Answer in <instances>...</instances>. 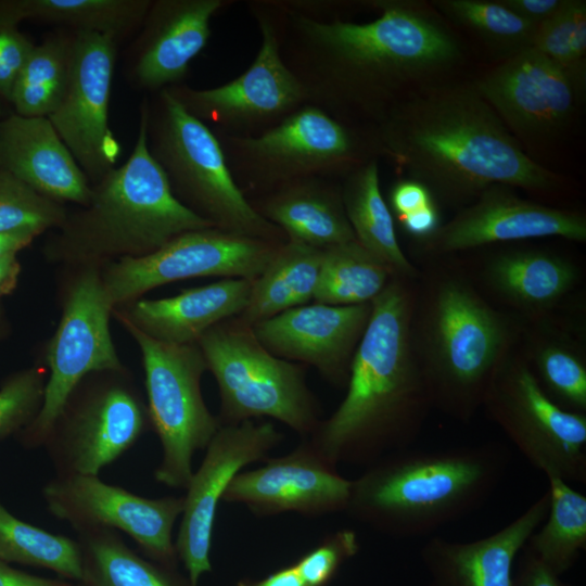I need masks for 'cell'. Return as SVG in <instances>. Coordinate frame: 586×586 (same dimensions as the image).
<instances>
[{"label": "cell", "mask_w": 586, "mask_h": 586, "mask_svg": "<svg viewBox=\"0 0 586 586\" xmlns=\"http://www.w3.org/2000/svg\"><path fill=\"white\" fill-rule=\"evenodd\" d=\"M281 58L307 103L332 117L373 127L416 89L445 79L463 49L431 3L371 0L378 17L316 20L282 0H266Z\"/></svg>", "instance_id": "obj_1"}, {"label": "cell", "mask_w": 586, "mask_h": 586, "mask_svg": "<svg viewBox=\"0 0 586 586\" xmlns=\"http://www.w3.org/2000/svg\"><path fill=\"white\" fill-rule=\"evenodd\" d=\"M371 128L379 157L450 206L470 204L493 184L536 193L561 188L560 177L523 151L470 81L424 85Z\"/></svg>", "instance_id": "obj_2"}, {"label": "cell", "mask_w": 586, "mask_h": 586, "mask_svg": "<svg viewBox=\"0 0 586 586\" xmlns=\"http://www.w3.org/2000/svg\"><path fill=\"white\" fill-rule=\"evenodd\" d=\"M523 323L492 304L454 256L424 260L413 281L409 337L433 409L471 421Z\"/></svg>", "instance_id": "obj_3"}, {"label": "cell", "mask_w": 586, "mask_h": 586, "mask_svg": "<svg viewBox=\"0 0 586 586\" xmlns=\"http://www.w3.org/2000/svg\"><path fill=\"white\" fill-rule=\"evenodd\" d=\"M413 281L394 276L371 302L346 395L321 432L327 460L369 459L384 450H403L423 430L433 406L410 346Z\"/></svg>", "instance_id": "obj_4"}, {"label": "cell", "mask_w": 586, "mask_h": 586, "mask_svg": "<svg viewBox=\"0 0 586 586\" xmlns=\"http://www.w3.org/2000/svg\"><path fill=\"white\" fill-rule=\"evenodd\" d=\"M214 227L183 206L146 146L139 110L135 146L127 161L91 184L89 202L67 213L43 245L44 258L65 267H102L149 255L175 237Z\"/></svg>", "instance_id": "obj_5"}, {"label": "cell", "mask_w": 586, "mask_h": 586, "mask_svg": "<svg viewBox=\"0 0 586 586\" xmlns=\"http://www.w3.org/2000/svg\"><path fill=\"white\" fill-rule=\"evenodd\" d=\"M508 459L497 444L403 449L352 482L347 507L385 533L426 536L486 502Z\"/></svg>", "instance_id": "obj_6"}, {"label": "cell", "mask_w": 586, "mask_h": 586, "mask_svg": "<svg viewBox=\"0 0 586 586\" xmlns=\"http://www.w3.org/2000/svg\"><path fill=\"white\" fill-rule=\"evenodd\" d=\"M146 146L174 196L215 228L280 242L284 233L263 218L234 182L215 133L167 89L144 94Z\"/></svg>", "instance_id": "obj_7"}, {"label": "cell", "mask_w": 586, "mask_h": 586, "mask_svg": "<svg viewBox=\"0 0 586 586\" xmlns=\"http://www.w3.org/2000/svg\"><path fill=\"white\" fill-rule=\"evenodd\" d=\"M241 192L258 196L308 177L342 180L379 158L371 127L343 123L306 103L253 137L215 133Z\"/></svg>", "instance_id": "obj_8"}, {"label": "cell", "mask_w": 586, "mask_h": 586, "mask_svg": "<svg viewBox=\"0 0 586 586\" xmlns=\"http://www.w3.org/2000/svg\"><path fill=\"white\" fill-rule=\"evenodd\" d=\"M119 322L141 353L150 422L163 450L155 479L186 488L193 474V454L205 448L220 428L201 393L205 358L196 343H164Z\"/></svg>", "instance_id": "obj_9"}, {"label": "cell", "mask_w": 586, "mask_h": 586, "mask_svg": "<svg viewBox=\"0 0 586 586\" xmlns=\"http://www.w3.org/2000/svg\"><path fill=\"white\" fill-rule=\"evenodd\" d=\"M61 318L46 349L49 369L41 408L22 433L29 447L42 446L69 394L88 374L126 369L110 330L114 307L105 294L100 267H66Z\"/></svg>", "instance_id": "obj_10"}, {"label": "cell", "mask_w": 586, "mask_h": 586, "mask_svg": "<svg viewBox=\"0 0 586 586\" xmlns=\"http://www.w3.org/2000/svg\"><path fill=\"white\" fill-rule=\"evenodd\" d=\"M151 426L127 369L92 372L69 394L43 446L56 475H98Z\"/></svg>", "instance_id": "obj_11"}, {"label": "cell", "mask_w": 586, "mask_h": 586, "mask_svg": "<svg viewBox=\"0 0 586 586\" xmlns=\"http://www.w3.org/2000/svg\"><path fill=\"white\" fill-rule=\"evenodd\" d=\"M196 344L218 384L226 418L238 423L270 417L298 432L310 429L315 412L302 369L266 349L251 327L221 322Z\"/></svg>", "instance_id": "obj_12"}, {"label": "cell", "mask_w": 586, "mask_h": 586, "mask_svg": "<svg viewBox=\"0 0 586 586\" xmlns=\"http://www.w3.org/2000/svg\"><path fill=\"white\" fill-rule=\"evenodd\" d=\"M482 408L547 479L586 482V415L551 400L518 347L493 374Z\"/></svg>", "instance_id": "obj_13"}, {"label": "cell", "mask_w": 586, "mask_h": 586, "mask_svg": "<svg viewBox=\"0 0 586 586\" xmlns=\"http://www.w3.org/2000/svg\"><path fill=\"white\" fill-rule=\"evenodd\" d=\"M246 5L262 37L249 68L215 88L196 89L184 82L166 88L189 114L214 133L257 136L307 103L302 85L281 58L276 25L266 0L249 1Z\"/></svg>", "instance_id": "obj_14"}, {"label": "cell", "mask_w": 586, "mask_h": 586, "mask_svg": "<svg viewBox=\"0 0 586 586\" xmlns=\"http://www.w3.org/2000/svg\"><path fill=\"white\" fill-rule=\"evenodd\" d=\"M279 245L215 227L196 229L175 237L149 255L102 266L101 279L107 300L116 308L178 280L201 277L255 280Z\"/></svg>", "instance_id": "obj_15"}, {"label": "cell", "mask_w": 586, "mask_h": 586, "mask_svg": "<svg viewBox=\"0 0 586 586\" xmlns=\"http://www.w3.org/2000/svg\"><path fill=\"white\" fill-rule=\"evenodd\" d=\"M118 42L74 31L64 94L48 117L91 184L116 167L120 145L110 127V102Z\"/></svg>", "instance_id": "obj_16"}, {"label": "cell", "mask_w": 586, "mask_h": 586, "mask_svg": "<svg viewBox=\"0 0 586 586\" xmlns=\"http://www.w3.org/2000/svg\"><path fill=\"white\" fill-rule=\"evenodd\" d=\"M42 495L47 509L78 532L120 530L150 558L170 563L176 549L171 532L183 510V497L144 498L98 475H56Z\"/></svg>", "instance_id": "obj_17"}, {"label": "cell", "mask_w": 586, "mask_h": 586, "mask_svg": "<svg viewBox=\"0 0 586 586\" xmlns=\"http://www.w3.org/2000/svg\"><path fill=\"white\" fill-rule=\"evenodd\" d=\"M552 237L585 242V215L523 199L509 186L493 184L432 235L415 242V251L429 260L491 244Z\"/></svg>", "instance_id": "obj_18"}, {"label": "cell", "mask_w": 586, "mask_h": 586, "mask_svg": "<svg viewBox=\"0 0 586 586\" xmlns=\"http://www.w3.org/2000/svg\"><path fill=\"white\" fill-rule=\"evenodd\" d=\"M280 437L273 424L245 420L220 426L206 446V455L186 487L175 543L191 586L212 569L209 550L219 500L239 471L264 457Z\"/></svg>", "instance_id": "obj_19"}, {"label": "cell", "mask_w": 586, "mask_h": 586, "mask_svg": "<svg viewBox=\"0 0 586 586\" xmlns=\"http://www.w3.org/2000/svg\"><path fill=\"white\" fill-rule=\"evenodd\" d=\"M473 84L518 140L553 138L582 101L564 73L534 48L502 60Z\"/></svg>", "instance_id": "obj_20"}, {"label": "cell", "mask_w": 586, "mask_h": 586, "mask_svg": "<svg viewBox=\"0 0 586 586\" xmlns=\"http://www.w3.org/2000/svg\"><path fill=\"white\" fill-rule=\"evenodd\" d=\"M231 0H151L124 55V75L145 94L183 84L207 46L211 21Z\"/></svg>", "instance_id": "obj_21"}, {"label": "cell", "mask_w": 586, "mask_h": 586, "mask_svg": "<svg viewBox=\"0 0 586 586\" xmlns=\"http://www.w3.org/2000/svg\"><path fill=\"white\" fill-rule=\"evenodd\" d=\"M466 267L492 304L523 321L560 310L582 277L573 259L535 246L492 251Z\"/></svg>", "instance_id": "obj_22"}, {"label": "cell", "mask_w": 586, "mask_h": 586, "mask_svg": "<svg viewBox=\"0 0 586 586\" xmlns=\"http://www.w3.org/2000/svg\"><path fill=\"white\" fill-rule=\"evenodd\" d=\"M371 315V303L302 305L251 326L271 354L315 366L337 383L348 380L351 364Z\"/></svg>", "instance_id": "obj_23"}, {"label": "cell", "mask_w": 586, "mask_h": 586, "mask_svg": "<svg viewBox=\"0 0 586 586\" xmlns=\"http://www.w3.org/2000/svg\"><path fill=\"white\" fill-rule=\"evenodd\" d=\"M549 505L546 491L497 532L471 542L434 536L420 549L428 586H513L515 561L543 523Z\"/></svg>", "instance_id": "obj_24"}, {"label": "cell", "mask_w": 586, "mask_h": 586, "mask_svg": "<svg viewBox=\"0 0 586 586\" xmlns=\"http://www.w3.org/2000/svg\"><path fill=\"white\" fill-rule=\"evenodd\" d=\"M352 482L322 461L294 453L238 473L222 500L245 504L258 512L331 511L347 507Z\"/></svg>", "instance_id": "obj_25"}, {"label": "cell", "mask_w": 586, "mask_h": 586, "mask_svg": "<svg viewBox=\"0 0 586 586\" xmlns=\"http://www.w3.org/2000/svg\"><path fill=\"white\" fill-rule=\"evenodd\" d=\"M0 171L61 204L86 205L91 183L48 117L0 118Z\"/></svg>", "instance_id": "obj_26"}, {"label": "cell", "mask_w": 586, "mask_h": 586, "mask_svg": "<svg viewBox=\"0 0 586 586\" xmlns=\"http://www.w3.org/2000/svg\"><path fill=\"white\" fill-rule=\"evenodd\" d=\"M253 281L225 278L170 297L138 298L114 308L113 315L154 340L195 344L211 328L245 310Z\"/></svg>", "instance_id": "obj_27"}, {"label": "cell", "mask_w": 586, "mask_h": 586, "mask_svg": "<svg viewBox=\"0 0 586 586\" xmlns=\"http://www.w3.org/2000/svg\"><path fill=\"white\" fill-rule=\"evenodd\" d=\"M573 318L558 310L524 321L518 348L551 400L586 415L585 328Z\"/></svg>", "instance_id": "obj_28"}, {"label": "cell", "mask_w": 586, "mask_h": 586, "mask_svg": "<svg viewBox=\"0 0 586 586\" xmlns=\"http://www.w3.org/2000/svg\"><path fill=\"white\" fill-rule=\"evenodd\" d=\"M249 202L290 241L322 250L356 240L345 214L341 180L297 179Z\"/></svg>", "instance_id": "obj_29"}, {"label": "cell", "mask_w": 586, "mask_h": 586, "mask_svg": "<svg viewBox=\"0 0 586 586\" xmlns=\"http://www.w3.org/2000/svg\"><path fill=\"white\" fill-rule=\"evenodd\" d=\"M151 0H0V23L29 20L72 31L97 33L117 42L137 33Z\"/></svg>", "instance_id": "obj_30"}, {"label": "cell", "mask_w": 586, "mask_h": 586, "mask_svg": "<svg viewBox=\"0 0 586 586\" xmlns=\"http://www.w3.org/2000/svg\"><path fill=\"white\" fill-rule=\"evenodd\" d=\"M342 201L356 240L385 263L397 277L416 279L419 267L403 252L393 215L380 189L378 158L341 180Z\"/></svg>", "instance_id": "obj_31"}, {"label": "cell", "mask_w": 586, "mask_h": 586, "mask_svg": "<svg viewBox=\"0 0 586 586\" xmlns=\"http://www.w3.org/2000/svg\"><path fill=\"white\" fill-rule=\"evenodd\" d=\"M321 258L320 249L290 240L280 244L253 281L249 304L241 314L242 321L251 327L314 298Z\"/></svg>", "instance_id": "obj_32"}, {"label": "cell", "mask_w": 586, "mask_h": 586, "mask_svg": "<svg viewBox=\"0 0 586 586\" xmlns=\"http://www.w3.org/2000/svg\"><path fill=\"white\" fill-rule=\"evenodd\" d=\"M547 480V514L524 548L561 576L586 548V496L560 479Z\"/></svg>", "instance_id": "obj_33"}, {"label": "cell", "mask_w": 586, "mask_h": 586, "mask_svg": "<svg viewBox=\"0 0 586 586\" xmlns=\"http://www.w3.org/2000/svg\"><path fill=\"white\" fill-rule=\"evenodd\" d=\"M395 276L381 259L357 240L322 249L314 300L349 306L371 303Z\"/></svg>", "instance_id": "obj_34"}, {"label": "cell", "mask_w": 586, "mask_h": 586, "mask_svg": "<svg viewBox=\"0 0 586 586\" xmlns=\"http://www.w3.org/2000/svg\"><path fill=\"white\" fill-rule=\"evenodd\" d=\"M74 31L59 28L35 44L15 82L11 107L25 117H49L69 76Z\"/></svg>", "instance_id": "obj_35"}, {"label": "cell", "mask_w": 586, "mask_h": 586, "mask_svg": "<svg viewBox=\"0 0 586 586\" xmlns=\"http://www.w3.org/2000/svg\"><path fill=\"white\" fill-rule=\"evenodd\" d=\"M84 586H175L156 565L130 549L111 528L77 532Z\"/></svg>", "instance_id": "obj_36"}, {"label": "cell", "mask_w": 586, "mask_h": 586, "mask_svg": "<svg viewBox=\"0 0 586 586\" xmlns=\"http://www.w3.org/2000/svg\"><path fill=\"white\" fill-rule=\"evenodd\" d=\"M0 560L46 568L79 583L84 576L77 539L28 524L11 514L1 504Z\"/></svg>", "instance_id": "obj_37"}, {"label": "cell", "mask_w": 586, "mask_h": 586, "mask_svg": "<svg viewBox=\"0 0 586 586\" xmlns=\"http://www.w3.org/2000/svg\"><path fill=\"white\" fill-rule=\"evenodd\" d=\"M431 5L441 16L475 34L502 60L533 47L538 26L500 0H434Z\"/></svg>", "instance_id": "obj_38"}, {"label": "cell", "mask_w": 586, "mask_h": 586, "mask_svg": "<svg viewBox=\"0 0 586 586\" xmlns=\"http://www.w3.org/2000/svg\"><path fill=\"white\" fill-rule=\"evenodd\" d=\"M532 48L564 73L583 100L586 92V2L564 0L559 11L537 27Z\"/></svg>", "instance_id": "obj_39"}, {"label": "cell", "mask_w": 586, "mask_h": 586, "mask_svg": "<svg viewBox=\"0 0 586 586\" xmlns=\"http://www.w3.org/2000/svg\"><path fill=\"white\" fill-rule=\"evenodd\" d=\"M68 209L48 199L13 175L0 171V233L37 238L59 229Z\"/></svg>", "instance_id": "obj_40"}, {"label": "cell", "mask_w": 586, "mask_h": 586, "mask_svg": "<svg viewBox=\"0 0 586 586\" xmlns=\"http://www.w3.org/2000/svg\"><path fill=\"white\" fill-rule=\"evenodd\" d=\"M46 382L40 367L18 371L4 381L0 388V438L33 422L42 405Z\"/></svg>", "instance_id": "obj_41"}, {"label": "cell", "mask_w": 586, "mask_h": 586, "mask_svg": "<svg viewBox=\"0 0 586 586\" xmlns=\"http://www.w3.org/2000/svg\"><path fill=\"white\" fill-rule=\"evenodd\" d=\"M358 546L355 532L342 530L308 552L294 565L304 586H324Z\"/></svg>", "instance_id": "obj_42"}, {"label": "cell", "mask_w": 586, "mask_h": 586, "mask_svg": "<svg viewBox=\"0 0 586 586\" xmlns=\"http://www.w3.org/2000/svg\"><path fill=\"white\" fill-rule=\"evenodd\" d=\"M34 46L16 25L0 23V107H11L15 82Z\"/></svg>", "instance_id": "obj_43"}, {"label": "cell", "mask_w": 586, "mask_h": 586, "mask_svg": "<svg viewBox=\"0 0 586 586\" xmlns=\"http://www.w3.org/2000/svg\"><path fill=\"white\" fill-rule=\"evenodd\" d=\"M436 203L429 190L411 179L397 180L390 190L388 208L395 218L407 216Z\"/></svg>", "instance_id": "obj_44"}, {"label": "cell", "mask_w": 586, "mask_h": 586, "mask_svg": "<svg viewBox=\"0 0 586 586\" xmlns=\"http://www.w3.org/2000/svg\"><path fill=\"white\" fill-rule=\"evenodd\" d=\"M513 571V586H572L525 548L522 549Z\"/></svg>", "instance_id": "obj_45"}, {"label": "cell", "mask_w": 586, "mask_h": 586, "mask_svg": "<svg viewBox=\"0 0 586 586\" xmlns=\"http://www.w3.org/2000/svg\"><path fill=\"white\" fill-rule=\"evenodd\" d=\"M402 229L413 239L415 242L422 241L432 235L441 222L437 203H433L418 212L397 219Z\"/></svg>", "instance_id": "obj_46"}, {"label": "cell", "mask_w": 586, "mask_h": 586, "mask_svg": "<svg viewBox=\"0 0 586 586\" xmlns=\"http://www.w3.org/2000/svg\"><path fill=\"white\" fill-rule=\"evenodd\" d=\"M500 2L522 18L539 26L559 11L564 0H500Z\"/></svg>", "instance_id": "obj_47"}, {"label": "cell", "mask_w": 586, "mask_h": 586, "mask_svg": "<svg viewBox=\"0 0 586 586\" xmlns=\"http://www.w3.org/2000/svg\"><path fill=\"white\" fill-rule=\"evenodd\" d=\"M0 586H72L69 583L39 577L12 569L0 560Z\"/></svg>", "instance_id": "obj_48"}, {"label": "cell", "mask_w": 586, "mask_h": 586, "mask_svg": "<svg viewBox=\"0 0 586 586\" xmlns=\"http://www.w3.org/2000/svg\"><path fill=\"white\" fill-rule=\"evenodd\" d=\"M21 275V264L16 255L0 257V297L13 292Z\"/></svg>", "instance_id": "obj_49"}, {"label": "cell", "mask_w": 586, "mask_h": 586, "mask_svg": "<svg viewBox=\"0 0 586 586\" xmlns=\"http://www.w3.org/2000/svg\"><path fill=\"white\" fill-rule=\"evenodd\" d=\"M238 586H304L295 566L277 571L257 582H241Z\"/></svg>", "instance_id": "obj_50"}, {"label": "cell", "mask_w": 586, "mask_h": 586, "mask_svg": "<svg viewBox=\"0 0 586 586\" xmlns=\"http://www.w3.org/2000/svg\"><path fill=\"white\" fill-rule=\"evenodd\" d=\"M35 240L30 234H5L0 233V257L16 255Z\"/></svg>", "instance_id": "obj_51"}, {"label": "cell", "mask_w": 586, "mask_h": 586, "mask_svg": "<svg viewBox=\"0 0 586 586\" xmlns=\"http://www.w3.org/2000/svg\"><path fill=\"white\" fill-rule=\"evenodd\" d=\"M4 330H5L4 313H3V309H2V307L0 305V339L4 334Z\"/></svg>", "instance_id": "obj_52"}, {"label": "cell", "mask_w": 586, "mask_h": 586, "mask_svg": "<svg viewBox=\"0 0 586 586\" xmlns=\"http://www.w3.org/2000/svg\"><path fill=\"white\" fill-rule=\"evenodd\" d=\"M77 586H84V584L79 583Z\"/></svg>", "instance_id": "obj_53"}]
</instances>
